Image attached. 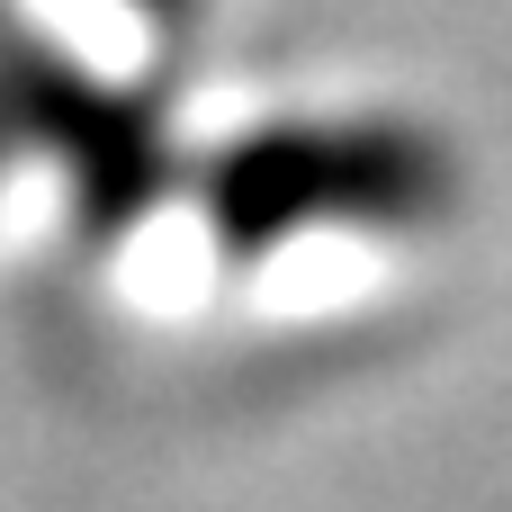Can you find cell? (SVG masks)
Wrapping results in <instances>:
<instances>
[{"instance_id":"cell-1","label":"cell","mask_w":512,"mask_h":512,"mask_svg":"<svg viewBox=\"0 0 512 512\" xmlns=\"http://www.w3.org/2000/svg\"><path fill=\"white\" fill-rule=\"evenodd\" d=\"M441 207V153L405 126H279L225 162V225L243 243L315 216H423Z\"/></svg>"},{"instance_id":"cell-2","label":"cell","mask_w":512,"mask_h":512,"mask_svg":"<svg viewBox=\"0 0 512 512\" xmlns=\"http://www.w3.org/2000/svg\"><path fill=\"white\" fill-rule=\"evenodd\" d=\"M135 9H153V18H189L198 0H135Z\"/></svg>"}]
</instances>
